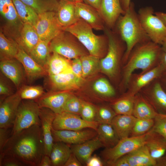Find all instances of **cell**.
I'll use <instances>...</instances> for the list:
<instances>
[{"label":"cell","mask_w":166,"mask_h":166,"mask_svg":"<svg viewBox=\"0 0 166 166\" xmlns=\"http://www.w3.org/2000/svg\"><path fill=\"white\" fill-rule=\"evenodd\" d=\"M83 2L93 7L98 11L100 9L102 0H82Z\"/></svg>","instance_id":"obj_54"},{"label":"cell","mask_w":166,"mask_h":166,"mask_svg":"<svg viewBox=\"0 0 166 166\" xmlns=\"http://www.w3.org/2000/svg\"><path fill=\"white\" fill-rule=\"evenodd\" d=\"M82 65L83 78L92 75L100 69L99 57L88 54L80 57Z\"/></svg>","instance_id":"obj_38"},{"label":"cell","mask_w":166,"mask_h":166,"mask_svg":"<svg viewBox=\"0 0 166 166\" xmlns=\"http://www.w3.org/2000/svg\"><path fill=\"white\" fill-rule=\"evenodd\" d=\"M47 76L45 85L50 91H68L76 89L82 85L84 81V78L76 76L71 69L59 74Z\"/></svg>","instance_id":"obj_12"},{"label":"cell","mask_w":166,"mask_h":166,"mask_svg":"<svg viewBox=\"0 0 166 166\" xmlns=\"http://www.w3.org/2000/svg\"><path fill=\"white\" fill-rule=\"evenodd\" d=\"M92 28L81 19L63 30L75 36L87 51L89 53L102 58L106 54L108 48L107 36L98 35L93 32Z\"/></svg>","instance_id":"obj_4"},{"label":"cell","mask_w":166,"mask_h":166,"mask_svg":"<svg viewBox=\"0 0 166 166\" xmlns=\"http://www.w3.org/2000/svg\"><path fill=\"white\" fill-rule=\"evenodd\" d=\"M125 155L129 166H156V160L144 145Z\"/></svg>","instance_id":"obj_27"},{"label":"cell","mask_w":166,"mask_h":166,"mask_svg":"<svg viewBox=\"0 0 166 166\" xmlns=\"http://www.w3.org/2000/svg\"><path fill=\"white\" fill-rule=\"evenodd\" d=\"M96 131L98 137L105 148L114 146L120 140L111 124H100Z\"/></svg>","instance_id":"obj_33"},{"label":"cell","mask_w":166,"mask_h":166,"mask_svg":"<svg viewBox=\"0 0 166 166\" xmlns=\"http://www.w3.org/2000/svg\"><path fill=\"white\" fill-rule=\"evenodd\" d=\"M22 100L18 91L0 99V128L12 127Z\"/></svg>","instance_id":"obj_13"},{"label":"cell","mask_w":166,"mask_h":166,"mask_svg":"<svg viewBox=\"0 0 166 166\" xmlns=\"http://www.w3.org/2000/svg\"><path fill=\"white\" fill-rule=\"evenodd\" d=\"M163 52L161 46L151 41L139 44L130 53L123 69L122 84L127 88L133 72H147L158 65Z\"/></svg>","instance_id":"obj_2"},{"label":"cell","mask_w":166,"mask_h":166,"mask_svg":"<svg viewBox=\"0 0 166 166\" xmlns=\"http://www.w3.org/2000/svg\"><path fill=\"white\" fill-rule=\"evenodd\" d=\"M143 96L158 113L166 114V91L159 79L154 81L151 91Z\"/></svg>","instance_id":"obj_22"},{"label":"cell","mask_w":166,"mask_h":166,"mask_svg":"<svg viewBox=\"0 0 166 166\" xmlns=\"http://www.w3.org/2000/svg\"><path fill=\"white\" fill-rule=\"evenodd\" d=\"M85 165L87 166H102L103 163L99 157L94 155L91 156Z\"/></svg>","instance_id":"obj_52"},{"label":"cell","mask_w":166,"mask_h":166,"mask_svg":"<svg viewBox=\"0 0 166 166\" xmlns=\"http://www.w3.org/2000/svg\"><path fill=\"white\" fill-rule=\"evenodd\" d=\"M136 118L132 115H117L111 124L120 140L129 136Z\"/></svg>","instance_id":"obj_29"},{"label":"cell","mask_w":166,"mask_h":166,"mask_svg":"<svg viewBox=\"0 0 166 166\" xmlns=\"http://www.w3.org/2000/svg\"><path fill=\"white\" fill-rule=\"evenodd\" d=\"M22 100H36L42 97L45 93L41 86H25L18 91Z\"/></svg>","instance_id":"obj_41"},{"label":"cell","mask_w":166,"mask_h":166,"mask_svg":"<svg viewBox=\"0 0 166 166\" xmlns=\"http://www.w3.org/2000/svg\"><path fill=\"white\" fill-rule=\"evenodd\" d=\"M9 128H0V152L2 151L10 136Z\"/></svg>","instance_id":"obj_50"},{"label":"cell","mask_w":166,"mask_h":166,"mask_svg":"<svg viewBox=\"0 0 166 166\" xmlns=\"http://www.w3.org/2000/svg\"><path fill=\"white\" fill-rule=\"evenodd\" d=\"M108 165L110 166H129L125 155L120 157L115 161L109 164Z\"/></svg>","instance_id":"obj_53"},{"label":"cell","mask_w":166,"mask_h":166,"mask_svg":"<svg viewBox=\"0 0 166 166\" xmlns=\"http://www.w3.org/2000/svg\"><path fill=\"white\" fill-rule=\"evenodd\" d=\"M71 69L73 73L78 77H82V69L81 61L80 58L73 59L71 62Z\"/></svg>","instance_id":"obj_49"},{"label":"cell","mask_w":166,"mask_h":166,"mask_svg":"<svg viewBox=\"0 0 166 166\" xmlns=\"http://www.w3.org/2000/svg\"><path fill=\"white\" fill-rule=\"evenodd\" d=\"M49 43L48 41L40 40L29 54L35 61L46 69L51 56Z\"/></svg>","instance_id":"obj_34"},{"label":"cell","mask_w":166,"mask_h":166,"mask_svg":"<svg viewBox=\"0 0 166 166\" xmlns=\"http://www.w3.org/2000/svg\"><path fill=\"white\" fill-rule=\"evenodd\" d=\"M82 102L83 101L72 94L66 102L62 112L80 116Z\"/></svg>","instance_id":"obj_44"},{"label":"cell","mask_w":166,"mask_h":166,"mask_svg":"<svg viewBox=\"0 0 166 166\" xmlns=\"http://www.w3.org/2000/svg\"><path fill=\"white\" fill-rule=\"evenodd\" d=\"M121 7L125 12L129 8L131 3V0H120Z\"/></svg>","instance_id":"obj_57"},{"label":"cell","mask_w":166,"mask_h":166,"mask_svg":"<svg viewBox=\"0 0 166 166\" xmlns=\"http://www.w3.org/2000/svg\"><path fill=\"white\" fill-rule=\"evenodd\" d=\"M82 164L72 152L64 166H81Z\"/></svg>","instance_id":"obj_51"},{"label":"cell","mask_w":166,"mask_h":166,"mask_svg":"<svg viewBox=\"0 0 166 166\" xmlns=\"http://www.w3.org/2000/svg\"><path fill=\"white\" fill-rule=\"evenodd\" d=\"M156 166H166V155L156 160Z\"/></svg>","instance_id":"obj_56"},{"label":"cell","mask_w":166,"mask_h":166,"mask_svg":"<svg viewBox=\"0 0 166 166\" xmlns=\"http://www.w3.org/2000/svg\"><path fill=\"white\" fill-rule=\"evenodd\" d=\"M153 119L136 118L132 128L129 136H135L143 135L152 128Z\"/></svg>","instance_id":"obj_42"},{"label":"cell","mask_w":166,"mask_h":166,"mask_svg":"<svg viewBox=\"0 0 166 166\" xmlns=\"http://www.w3.org/2000/svg\"><path fill=\"white\" fill-rule=\"evenodd\" d=\"M38 166H52L50 156L44 154L42 157Z\"/></svg>","instance_id":"obj_55"},{"label":"cell","mask_w":166,"mask_h":166,"mask_svg":"<svg viewBox=\"0 0 166 166\" xmlns=\"http://www.w3.org/2000/svg\"><path fill=\"white\" fill-rule=\"evenodd\" d=\"M40 107L33 100H22L18 107L10 136L33 125H41Z\"/></svg>","instance_id":"obj_7"},{"label":"cell","mask_w":166,"mask_h":166,"mask_svg":"<svg viewBox=\"0 0 166 166\" xmlns=\"http://www.w3.org/2000/svg\"><path fill=\"white\" fill-rule=\"evenodd\" d=\"M15 58L22 65L28 82H32L48 75L46 69L38 64L30 55L19 47Z\"/></svg>","instance_id":"obj_16"},{"label":"cell","mask_w":166,"mask_h":166,"mask_svg":"<svg viewBox=\"0 0 166 166\" xmlns=\"http://www.w3.org/2000/svg\"><path fill=\"white\" fill-rule=\"evenodd\" d=\"M157 113L143 96L139 93L135 95L133 116L137 118L154 119Z\"/></svg>","instance_id":"obj_30"},{"label":"cell","mask_w":166,"mask_h":166,"mask_svg":"<svg viewBox=\"0 0 166 166\" xmlns=\"http://www.w3.org/2000/svg\"><path fill=\"white\" fill-rule=\"evenodd\" d=\"M161 46L163 51L166 52V39Z\"/></svg>","instance_id":"obj_61"},{"label":"cell","mask_w":166,"mask_h":166,"mask_svg":"<svg viewBox=\"0 0 166 166\" xmlns=\"http://www.w3.org/2000/svg\"><path fill=\"white\" fill-rule=\"evenodd\" d=\"M0 166H23L25 165L14 156L0 153Z\"/></svg>","instance_id":"obj_47"},{"label":"cell","mask_w":166,"mask_h":166,"mask_svg":"<svg viewBox=\"0 0 166 166\" xmlns=\"http://www.w3.org/2000/svg\"><path fill=\"white\" fill-rule=\"evenodd\" d=\"M19 46L17 43L8 38L1 31L0 33V61L15 58Z\"/></svg>","instance_id":"obj_35"},{"label":"cell","mask_w":166,"mask_h":166,"mask_svg":"<svg viewBox=\"0 0 166 166\" xmlns=\"http://www.w3.org/2000/svg\"><path fill=\"white\" fill-rule=\"evenodd\" d=\"M145 145L151 156L156 160L166 152V139L152 128L148 132Z\"/></svg>","instance_id":"obj_28"},{"label":"cell","mask_w":166,"mask_h":166,"mask_svg":"<svg viewBox=\"0 0 166 166\" xmlns=\"http://www.w3.org/2000/svg\"><path fill=\"white\" fill-rule=\"evenodd\" d=\"M13 1L18 14L23 23H28L34 26L38 19V14L31 7L20 0Z\"/></svg>","instance_id":"obj_36"},{"label":"cell","mask_w":166,"mask_h":166,"mask_svg":"<svg viewBox=\"0 0 166 166\" xmlns=\"http://www.w3.org/2000/svg\"><path fill=\"white\" fill-rule=\"evenodd\" d=\"M72 94L69 91H49L35 101L40 108H48L58 113L63 111L66 102Z\"/></svg>","instance_id":"obj_17"},{"label":"cell","mask_w":166,"mask_h":166,"mask_svg":"<svg viewBox=\"0 0 166 166\" xmlns=\"http://www.w3.org/2000/svg\"><path fill=\"white\" fill-rule=\"evenodd\" d=\"M33 9L38 14L44 12H56L59 0H20Z\"/></svg>","instance_id":"obj_39"},{"label":"cell","mask_w":166,"mask_h":166,"mask_svg":"<svg viewBox=\"0 0 166 166\" xmlns=\"http://www.w3.org/2000/svg\"><path fill=\"white\" fill-rule=\"evenodd\" d=\"M159 79L163 88L166 91V71L163 73Z\"/></svg>","instance_id":"obj_59"},{"label":"cell","mask_w":166,"mask_h":166,"mask_svg":"<svg viewBox=\"0 0 166 166\" xmlns=\"http://www.w3.org/2000/svg\"><path fill=\"white\" fill-rule=\"evenodd\" d=\"M52 53L46 67L48 75H57L71 69V62L69 59L57 53Z\"/></svg>","instance_id":"obj_32"},{"label":"cell","mask_w":166,"mask_h":166,"mask_svg":"<svg viewBox=\"0 0 166 166\" xmlns=\"http://www.w3.org/2000/svg\"><path fill=\"white\" fill-rule=\"evenodd\" d=\"M52 133L54 142L70 145L81 144L97 136V131L90 128L78 130H55L52 128Z\"/></svg>","instance_id":"obj_15"},{"label":"cell","mask_w":166,"mask_h":166,"mask_svg":"<svg viewBox=\"0 0 166 166\" xmlns=\"http://www.w3.org/2000/svg\"><path fill=\"white\" fill-rule=\"evenodd\" d=\"M153 119L152 129L166 139V114L158 113Z\"/></svg>","instance_id":"obj_45"},{"label":"cell","mask_w":166,"mask_h":166,"mask_svg":"<svg viewBox=\"0 0 166 166\" xmlns=\"http://www.w3.org/2000/svg\"><path fill=\"white\" fill-rule=\"evenodd\" d=\"M55 113L50 109L40 108L39 117L43 136L44 154L49 156L53 144L52 125Z\"/></svg>","instance_id":"obj_20"},{"label":"cell","mask_w":166,"mask_h":166,"mask_svg":"<svg viewBox=\"0 0 166 166\" xmlns=\"http://www.w3.org/2000/svg\"><path fill=\"white\" fill-rule=\"evenodd\" d=\"M97 109L91 104L83 101L80 116L81 118L87 121H95Z\"/></svg>","instance_id":"obj_46"},{"label":"cell","mask_w":166,"mask_h":166,"mask_svg":"<svg viewBox=\"0 0 166 166\" xmlns=\"http://www.w3.org/2000/svg\"><path fill=\"white\" fill-rule=\"evenodd\" d=\"M117 114L113 110L107 106L97 109L95 121L100 124H110Z\"/></svg>","instance_id":"obj_43"},{"label":"cell","mask_w":166,"mask_h":166,"mask_svg":"<svg viewBox=\"0 0 166 166\" xmlns=\"http://www.w3.org/2000/svg\"><path fill=\"white\" fill-rule=\"evenodd\" d=\"M34 27L40 40L50 42L63 30L58 20L56 12L52 11H45L38 14Z\"/></svg>","instance_id":"obj_10"},{"label":"cell","mask_w":166,"mask_h":166,"mask_svg":"<svg viewBox=\"0 0 166 166\" xmlns=\"http://www.w3.org/2000/svg\"><path fill=\"white\" fill-rule=\"evenodd\" d=\"M68 1L76 3L78 2H83L82 0H67Z\"/></svg>","instance_id":"obj_62"},{"label":"cell","mask_w":166,"mask_h":166,"mask_svg":"<svg viewBox=\"0 0 166 166\" xmlns=\"http://www.w3.org/2000/svg\"><path fill=\"white\" fill-rule=\"evenodd\" d=\"M160 63L163 66L166 71V52L163 51L161 56Z\"/></svg>","instance_id":"obj_60"},{"label":"cell","mask_w":166,"mask_h":166,"mask_svg":"<svg viewBox=\"0 0 166 166\" xmlns=\"http://www.w3.org/2000/svg\"><path fill=\"white\" fill-rule=\"evenodd\" d=\"M93 88L96 93L105 98H112L116 94L114 89L105 78H101L96 81L93 85Z\"/></svg>","instance_id":"obj_40"},{"label":"cell","mask_w":166,"mask_h":166,"mask_svg":"<svg viewBox=\"0 0 166 166\" xmlns=\"http://www.w3.org/2000/svg\"><path fill=\"white\" fill-rule=\"evenodd\" d=\"M72 152L82 164H86L93 152L104 147L97 136L83 143L70 145Z\"/></svg>","instance_id":"obj_23"},{"label":"cell","mask_w":166,"mask_h":166,"mask_svg":"<svg viewBox=\"0 0 166 166\" xmlns=\"http://www.w3.org/2000/svg\"><path fill=\"white\" fill-rule=\"evenodd\" d=\"M4 76L1 73L0 78V99L13 94L12 89L8 81L4 77Z\"/></svg>","instance_id":"obj_48"},{"label":"cell","mask_w":166,"mask_h":166,"mask_svg":"<svg viewBox=\"0 0 166 166\" xmlns=\"http://www.w3.org/2000/svg\"><path fill=\"white\" fill-rule=\"evenodd\" d=\"M154 14L161 20L166 26V13L162 12H156Z\"/></svg>","instance_id":"obj_58"},{"label":"cell","mask_w":166,"mask_h":166,"mask_svg":"<svg viewBox=\"0 0 166 166\" xmlns=\"http://www.w3.org/2000/svg\"><path fill=\"white\" fill-rule=\"evenodd\" d=\"M154 13L152 7L149 6L140 8L137 14L150 40L161 45L166 39V26Z\"/></svg>","instance_id":"obj_8"},{"label":"cell","mask_w":166,"mask_h":166,"mask_svg":"<svg viewBox=\"0 0 166 166\" xmlns=\"http://www.w3.org/2000/svg\"><path fill=\"white\" fill-rule=\"evenodd\" d=\"M108 39V48L105 56L100 59V69L109 77L113 78L117 74L121 58L126 48L125 44L120 37L119 38L111 30L106 26L104 30Z\"/></svg>","instance_id":"obj_5"},{"label":"cell","mask_w":166,"mask_h":166,"mask_svg":"<svg viewBox=\"0 0 166 166\" xmlns=\"http://www.w3.org/2000/svg\"><path fill=\"white\" fill-rule=\"evenodd\" d=\"M69 145L62 142H53L49 156L52 166H64L72 153Z\"/></svg>","instance_id":"obj_31"},{"label":"cell","mask_w":166,"mask_h":166,"mask_svg":"<svg viewBox=\"0 0 166 166\" xmlns=\"http://www.w3.org/2000/svg\"><path fill=\"white\" fill-rule=\"evenodd\" d=\"M139 136H129L120 139L114 146L105 148L101 152V155L107 165L120 157L146 144L148 134Z\"/></svg>","instance_id":"obj_9"},{"label":"cell","mask_w":166,"mask_h":166,"mask_svg":"<svg viewBox=\"0 0 166 166\" xmlns=\"http://www.w3.org/2000/svg\"><path fill=\"white\" fill-rule=\"evenodd\" d=\"M0 12L6 23L19 35L23 23L20 19L13 0H0Z\"/></svg>","instance_id":"obj_25"},{"label":"cell","mask_w":166,"mask_h":166,"mask_svg":"<svg viewBox=\"0 0 166 166\" xmlns=\"http://www.w3.org/2000/svg\"><path fill=\"white\" fill-rule=\"evenodd\" d=\"M116 25L118 34L125 42L126 49L122 61L126 62L134 48L137 44L151 41L146 33L131 2L129 9L118 19Z\"/></svg>","instance_id":"obj_3"},{"label":"cell","mask_w":166,"mask_h":166,"mask_svg":"<svg viewBox=\"0 0 166 166\" xmlns=\"http://www.w3.org/2000/svg\"><path fill=\"white\" fill-rule=\"evenodd\" d=\"M40 40L34 27L28 23H23L17 41L19 46L29 55Z\"/></svg>","instance_id":"obj_26"},{"label":"cell","mask_w":166,"mask_h":166,"mask_svg":"<svg viewBox=\"0 0 166 166\" xmlns=\"http://www.w3.org/2000/svg\"><path fill=\"white\" fill-rule=\"evenodd\" d=\"M0 153L14 156L25 166H38L44 154L41 125H34L10 136Z\"/></svg>","instance_id":"obj_1"},{"label":"cell","mask_w":166,"mask_h":166,"mask_svg":"<svg viewBox=\"0 0 166 166\" xmlns=\"http://www.w3.org/2000/svg\"><path fill=\"white\" fill-rule=\"evenodd\" d=\"M49 46L51 52L57 53L69 59L89 54L75 36L63 30L51 41Z\"/></svg>","instance_id":"obj_6"},{"label":"cell","mask_w":166,"mask_h":166,"mask_svg":"<svg viewBox=\"0 0 166 166\" xmlns=\"http://www.w3.org/2000/svg\"><path fill=\"white\" fill-rule=\"evenodd\" d=\"M1 73L10 80L18 89L23 81L25 75L23 67L16 58L0 61Z\"/></svg>","instance_id":"obj_21"},{"label":"cell","mask_w":166,"mask_h":166,"mask_svg":"<svg viewBox=\"0 0 166 166\" xmlns=\"http://www.w3.org/2000/svg\"><path fill=\"white\" fill-rule=\"evenodd\" d=\"M98 12L106 26L110 30L115 27L120 17L125 13L120 0H102Z\"/></svg>","instance_id":"obj_18"},{"label":"cell","mask_w":166,"mask_h":166,"mask_svg":"<svg viewBox=\"0 0 166 166\" xmlns=\"http://www.w3.org/2000/svg\"><path fill=\"white\" fill-rule=\"evenodd\" d=\"M135 96L124 94L112 104L117 115H132Z\"/></svg>","instance_id":"obj_37"},{"label":"cell","mask_w":166,"mask_h":166,"mask_svg":"<svg viewBox=\"0 0 166 166\" xmlns=\"http://www.w3.org/2000/svg\"><path fill=\"white\" fill-rule=\"evenodd\" d=\"M75 12L79 19H81L89 25L93 29L104 30V22L98 11L83 2L75 3Z\"/></svg>","instance_id":"obj_19"},{"label":"cell","mask_w":166,"mask_h":166,"mask_svg":"<svg viewBox=\"0 0 166 166\" xmlns=\"http://www.w3.org/2000/svg\"><path fill=\"white\" fill-rule=\"evenodd\" d=\"M166 71L163 66L159 64L155 67L144 73L131 77L124 94L135 96L143 88L156 79H159Z\"/></svg>","instance_id":"obj_14"},{"label":"cell","mask_w":166,"mask_h":166,"mask_svg":"<svg viewBox=\"0 0 166 166\" xmlns=\"http://www.w3.org/2000/svg\"><path fill=\"white\" fill-rule=\"evenodd\" d=\"M75 3L67 0H59L56 12L63 30L73 24L79 19L76 14Z\"/></svg>","instance_id":"obj_24"},{"label":"cell","mask_w":166,"mask_h":166,"mask_svg":"<svg viewBox=\"0 0 166 166\" xmlns=\"http://www.w3.org/2000/svg\"><path fill=\"white\" fill-rule=\"evenodd\" d=\"M99 124L96 121H85L80 116L62 112L55 113L52 127L55 130H78L90 128L97 131Z\"/></svg>","instance_id":"obj_11"}]
</instances>
